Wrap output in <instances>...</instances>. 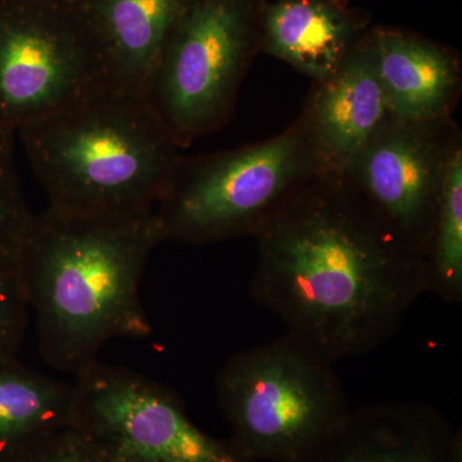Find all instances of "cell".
Instances as JSON below:
<instances>
[{
  "label": "cell",
  "mask_w": 462,
  "mask_h": 462,
  "mask_svg": "<svg viewBox=\"0 0 462 462\" xmlns=\"http://www.w3.org/2000/svg\"><path fill=\"white\" fill-rule=\"evenodd\" d=\"M460 142L452 117H389L352 158L338 181L425 263L447 163Z\"/></svg>",
  "instance_id": "9c48e42d"
},
{
  "label": "cell",
  "mask_w": 462,
  "mask_h": 462,
  "mask_svg": "<svg viewBox=\"0 0 462 462\" xmlns=\"http://www.w3.org/2000/svg\"><path fill=\"white\" fill-rule=\"evenodd\" d=\"M187 0H78L109 85L143 94Z\"/></svg>",
  "instance_id": "4fadbf2b"
},
{
  "label": "cell",
  "mask_w": 462,
  "mask_h": 462,
  "mask_svg": "<svg viewBox=\"0 0 462 462\" xmlns=\"http://www.w3.org/2000/svg\"><path fill=\"white\" fill-rule=\"evenodd\" d=\"M74 403V384L0 365V448L16 451L42 434L69 427Z\"/></svg>",
  "instance_id": "9a60e30c"
},
{
  "label": "cell",
  "mask_w": 462,
  "mask_h": 462,
  "mask_svg": "<svg viewBox=\"0 0 462 462\" xmlns=\"http://www.w3.org/2000/svg\"><path fill=\"white\" fill-rule=\"evenodd\" d=\"M367 41L391 117L406 121L452 117L461 91L457 57L396 30H376Z\"/></svg>",
  "instance_id": "7c38bea8"
},
{
  "label": "cell",
  "mask_w": 462,
  "mask_h": 462,
  "mask_svg": "<svg viewBox=\"0 0 462 462\" xmlns=\"http://www.w3.org/2000/svg\"><path fill=\"white\" fill-rule=\"evenodd\" d=\"M74 385L69 427L103 462H247L230 439L199 430L175 392L147 376L96 361Z\"/></svg>",
  "instance_id": "ba28073f"
},
{
  "label": "cell",
  "mask_w": 462,
  "mask_h": 462,
  "mask_svg": "<svg viewBox=\"0 0 462 462\" xmlns=\"http://www.w3.org/2000/svg\"><path fill=\"white\" fill-rule=\"evenodd\" d=\"M306 462H462V436L430 403L363 404Z\"/></svg>",
  "instance_id": "8fae6325"
},
{
  "label": "cell",
  "mask_w": 462,
  "mask_h": 462,
  "mask_svg": "<svg viewBox=\"0 0 462 462\" xmlns=\"http://www.w3.org/2000/svg\"><path fill=\"white\" fill-rule=\"evenodd\" d=\"M71 2H78V0H71Z\"/></svg>",
  "instance_id": "d6986e66"
},
{
  "label": "cell",
  "mask_w": 462,
  "mask_h": 462,
  "mask_svg": "<svg viewBox=\"0 0 462 462\" xmlns=\"http://www.w3.org/2000/svg\"><path fill=\"white\" fill-rule=\"evenodd\" d=\"M78 2L20 0L0 11V129L18 132L109 88Z\"/></svg>",
  "instance_id": "52a82bcc"
},
{
  "label": "cell",
  "mask_w": 462,
  "mask_h": 462,
  "mask_svg": "<svg viewBox=\"0 0 462 462\" xmlns=\"http://www.w3.org/2000/svg\"><path fill=\"white\" fill-rule=\"evenodd\" d=\"M316 176L314 151L300 117L269 141L180 156L154 208L161 238L205 245L254 236Z\"/></svg>",
  "instance_id": "5b68a950"
},
{
  "label": "cell",
  "mask_w": 462,
  "mask_h": 462,
  "mask_svg": "<svg viewBox=\"0 0 462 462\" xmlns=\"http://www.w3.org/2000/svg\"><path fill=\"white\" fill-rule=\"evenodd\" d=\"M48 207L152 215L180 154L143 94L109 87L18 130Z\"/></svg>",
  "instance_id": "3957f363"
},
{
  "label": "cell",
  "mask_w": 462,
  "mask_h": 462,
  "mask_svg": "<svg viewBox=\"0 0 462 462\" xmlns=\"http://www.w3.org/2000/svg\"><path fill=\"white\" fill-rule=\"evenodd\" d=\"M333 363L285 333L231 356L217 380L230 442L247 462H306L352 407Z\"/></svg>",
  "instance_id": "277c9868"
},
{
  "label": "cell",
  "mask_w": 462,
  "mask_h": 462,
  "mask_svg": "<svg viewBox=\"0 0 462 462\" xmlns=\"http://www.w3.org/2000/svg\"><path fill=\"white\" fill-rule=\"evenodd\" d=\"M358 30L357 20L334 0H281L264 11L261 50L319 81L357 47Z\"/></svg>",
  "instance_id": "5bb4252c"
},
{
  "label": "cell",
  "mask_w": 462,
  "mask_h": 462,
  "mask_svg": "<svg viewBox=\"0 0 462 462\" xmlns=\"http://www.w3.org/2000/svg\"><path fill=\"white\" fill-rule=\"evenodd\" d=\"M389 117L366 36L333 75L315 81L300 116L314 151L318 178L339 180Z\"/></svg>",
  "instance_id": "30bf717a"
},
{
  "label": "cell",
  "mask_w": 462,
  "mask_h": 462,
  "mask_svg": "<svg viewBox=\"0 0 462 462\" xmlns=\"http://www.w3.org/2000/svg\"><path fill=\"white\" fill-rule=\"evenodd\" d=\"M428 291L449 303L462 300V142L447 163L425 256Z\"/></svg>",
  "instance_id": "2e32d148"
},
{
  "label": "cell",
  "mask_w": 462,
  "mask_h": 462,
  "mask_svg": "<svg viewBox=\"0 0 462 462\" xmlns=\"http://www.w3.org/2000/svg\"><path fill=\"white\" fill-rule=\"evenodd\" d=\"M14 133L0 129V261H17L33 218L18 182Z\"/></svg>",
  "instance_id": "e0dca14e"
},
{
  "label": "cell",
  "mask_w": 462,
  "mask_h": 462,
  "mask_svg": "<svg viewBox=\"0 0 462 462\" xmlns=\"http://www.w3.org/2000/svg\"><path fill=\"white\" fill-rule=\"evenodd\" d=\"M162 243L154 214L33 215L17 257L29 305L38 315L42 360L76 376L115 338H147L141 281Z\"/></svg>",
  "instance_id": "7a4b0ae2"
},
{
  "label": "cell",
  "mask_w": 462,
  "mask_h": 462,
  "mask_svg": "<svg viewBox=\"0 0 462 462\" xmlns=\"http://www.w3.org/2000/svg\"><path fill=\"white\" fill-rule=\"evenodd\" d=\"M14 454L16 462H103L87 439L69 425L30 440Z\"/></svg>",
  "instance_id": "ac0fdd59"
},
{
  "label": "cell",
  "mask_w": 462,
  "mask_h": 462,
  "mask_svg": "<svg viewBox=\"0 0 462 462\" xmlns=\"http://www.w3.org/2000/svg\"><path fill=\"white\" fill-rule=\"evenodd\" d=\"M252 238V297L333 364L384 346L428 291L424 260L333 179L307 182Z\"/></svg>",
  "instance_id": "6da1fadb"
},
{
  "label": "cell",
  "mask_w": 462,
  "mask_h": 462,
  "mask_svg": "<svg viewBox=\"0 0 462 462\" xmlns=\"http://www.w3.org/2000/svg\"><path fill=\"white\" fill-rule=\"evenodd\" d=\"M257 50L245 0H187L143 91L179 148L229 120Z\"/></svg>",
  "instance_id": "8992f818"
}]
</instances>
